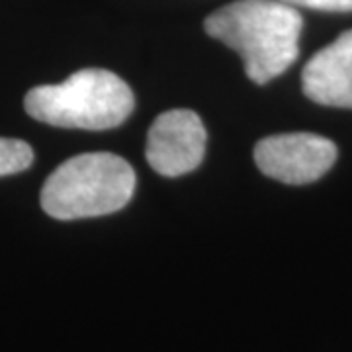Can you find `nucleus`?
Here are the masks:
<instances>
[{
  "label": "nucleus",
  "mask_w": 352,
  "mask_h": 352,
  "mask_svg": "<svg viewBox=\"0 0 352 352\" xmlns=\"http://www.w3.org/2000/svg\"><path fill=\"white\" fill-rule=\"evenodd\" d=\"M208 36L239 53L245 73L266 85L286 73L300 55L302 16L282 0H237L206 18Z\"/></svg>",
  "instance_id": "obj_1"
},
{
  "label": "nucleus",
  "mask_w": 352,
  "mask_h": 352,
  "mask_svg": "<svg viewBox=\"0 0 352 352\" xmlns=\"http://www.w3.org/2000/svg\"><path fill=\"white\" fill-rule=\"evenodd\" d=\"M135 98L124 78L106 69L76 71L59 85L32 88L24 98L34 120L71 129H113L133 112Z\"/></svg>",
  "instance_id": "obj_2"
},
{
  "label": "nucleus",
  "mask_w": 352,
  "mask_h": 352,
  "mask_svg": "<svg viewBox=\"0 0 352 352\" xmlns=\"http://www.w3.org/2000/svg\"><path fill=\"white\" fill-rule=\"evenodd\" d=\"M135 170L113 153H85L59 164L41 188V208L55 219H85L126 208Z\"/></svg>",
  "instance_id": "obj_3"
},
{
  "label": "nucleus",
  "mask_w": 352,
  "mask_h": 352,
  "mask_svg": "<svg viewBox=\"0 0 352 352\" xmlns=\"http://www.w3.org/2000/svg\"><path fill=\"white\" fill-rule=\"evenodd\" d=\"M337 161V147L315 133H280L261 139L254 163L264 175L284 184H309L319 180Z\"/></svg>",
  "instance_id": "obj_4"
},
{
  "label": "nucleus",
  "mask_w": 352,
  "mask_h": 352,
  "mask_svg": "<svg viewBox=\"0 0 352 352\" xmlns=\"http://www.w3.org/2000/svg\"><path fill=\"white\" fill-rule=\"evenodd\" d=\"M206 153V127L192 110L163 112L153 122L145 157L161 176L188 175L200 166Z\"/></svg>",
  "instance_id": "obj_5"
},
{
  "label": "nucleus",
  "mask_w": 352,
  "mask_h": 352,
  "mask_svg": "<svg viewBox=\"0 0 352 352\" xmlns=\"http://www.w3.org/2000/svg\"><path fill=\"white\" fill-rule=\"evenodd\" d=\"M303 94L331 108H352V30L317 51L303 67Z\"/></svg>",
  "instance_id": "obj_6"
},
{
  "label": "nucleus",
  "mask_w": 352,
  "mask_h": 352,
  "mask_svg": "<svg viewBox=\"0 0 352 352\" xmlns=\"http://www.w3.org/2000/svg\"><path fill=\"white\" fill-rule=\"evenodd\" d=\"M34 163L32 147L20 139L0 138V176L16 175Z\"/></svg>",
  "instance_id": "obj_7"
},
{
  "label": "nucleus",
  "mask_w": 352,
  "mask_h": 352,
  "mask_svg": "<svg viewBox=\"0 0 352 352\" xmlns=\"http://www.w3.org/2000/svg\"><path fill=\"white\" fill-rule=\"evenodd\" d=\"M296 8H311L321 12H352V0H282Z\"/></svg>",
  "instance_id": "obj_8"
}]
</instances>
